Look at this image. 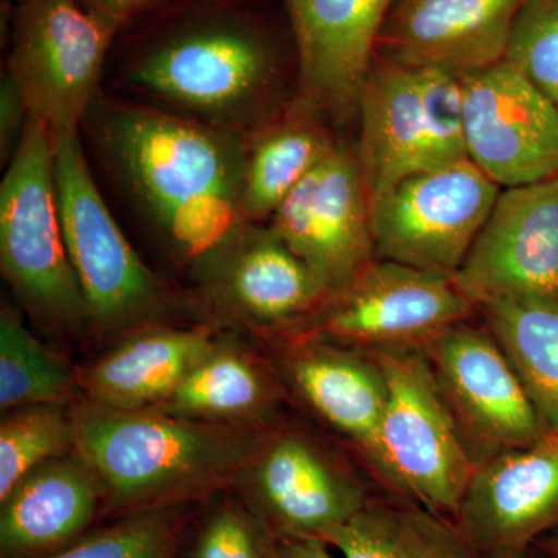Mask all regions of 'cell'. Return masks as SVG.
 I'll list each match as a JSON object with an SVG mask.
<instances>
[{"label":"cell","mask_w":558,"mask_h":558,"mask_svg":"<svg viewBox=\"0 0 558 558\" xmlns=\"http://www.w3.org/2000/svg\"><path fill=\"white\" fill-rule=\"evenodd\" d=\"M109 160L182 255L204 258L241 226L245 132L137 106L106 112Z\"/></svg>","instance_id":"6da1fadb"},{"label":"cell","mask_w":558,"mask_h":558,"mask_svg":"<svg viewBox=\"0 0 558 558\" xmlns=\"http://www.w3.org/2000/svg\"><path fill=\"white\" fill-rule=\"evenodd\" d=\"M76 453L110 509L126 513L182 506L234 487L267 427L194 421L161 410L73 405Z\"/></svg>","instance_id":"7a4b0ae2"},{"label":"cell","mask_w":558,"mask_h":558,"mask_svg":"<svg viewBox=\"0 0 558 558\" xmlns=\"http://www.w3.org/2000/svg\"><path fill=\"white\" fill-rule=\"evenodd\" d=\"M279 73L266 33L244 17L211 14L157 39L130 76L196 120L248 134L284 109L278 102Z\"/></svg>","instance_id":"3957f363"},{"label":"cell","mask_w":558,"mask_h":558,"mask_svg":"<svg viewBox=\"0 0 558 558\" xmlns=\"http://www.w3.org/2000/svg\"><path fill=\"white\" fill-rule=\"evenodd\" d=\"M0 267L43 325L61 332L89 325L62 231L53 140L32 116L0 183Z\"/></svg>","instance_id":"277c9868"},{"label":"cell","mask_w":558,"mask_h":558,"mask_svg":"<svg viewBox=\"0 0 558 558\" xmlns=\"http://www.w3.org/2000/svg\"><path fill=\"white\" fill-rule=\"evenodd\" d=\"M54 182L70 263L92 328L123 333L153 325L170 310L167 286L132 248L92 178L78 131L51 135Z\"/></svg>","instance_id":"5b68a950"},{"label":"cell","mask_w":558,"mask_h":558,"mask_svg":"<svg viewBox=\"0 0 558 558\" xmlns=\"http://www.w3.org/2000/svg\"><path fill=\"white\" fill-rule=\"evenodd\" d=\"M384 369L381 483L403 498L454 520L475 472V454L424 351L371 352Z\"/></svg>","instance_id":"8992f818"},{"label":"cell","mask_w":558,"mask_h":558,"mask_svg":"<svg viewBox=\"0 0 558 558\" xmlns=\"http://www.w3.org/2000/svg\"><path fill=\"white\" fill-rule=\"evenodd\" d=\"M475 310L453 279L376 258L282 339L329 341L365 352L424 351Z\"/></svg>","instance_id":"52a82bcc"},{"label":"cell","mask_w":558,"mask_h":558,"mask_svg":"<svg viewBox=\"0 0 558 558\" xmlns=\"http://www.w3.org/2000/svg\"><path fill=\"white\" fill-rule=\"evenodd\" d=\"M116 33L80 0L17 3L7 72L50 135L78 131Z\"/></svg>","instance_id":"ba28073f"},{"label":"cell","mask_w":558,"mask_h":558,"mask_svg":"<svg viewBox=\"0 0 558 558\" xmlns=\"http://www.w3.org/2000/svg\"><path fill=\"white\" fill-rule=\"evenodd\" d=\"M234 487L274 538H328L368 505L365 483L310 433L271 427Z\"/></svg>","instance_id":"9c48e42d"},{"label":"cell","mask_w":558,"mask_h":558,"mask_svg":"<svg viewBox=\"0 0 558 558\" xmlns=\"http://www.w3.org/2000/svg\"><path fill=\"white\" fill-rule=\"evenodd\" d=\"M498 194L469 159L409 175L371 209L376 258L453 278Z\"/></svg>","instance_id":"30bf717a"},{"label":"cell","mask_w":558,"mask_h":558,"mask_svg":"<svg viewBox=\"0 0 558 558\" xmlns=\"http://www.w3.org/2000/svg\"><path fill=\"white\" fill-rule=\"evenodd\" d=\"M451 279L476 310L506 301L558 303V174L499 193Z\"/></svg>","instance_id":"8fae6325"},{"label":"cell","mask_w":558,"mask_h":558,"mask_svg":"<svg viewBox=\"0 0 558 558\" xmlns=\"http://www.w3.org/2000/svg\"><path fill=\"white\" fill-rule=\"evenodd\" d=\"M196 266L202 292L219 314L278 337L330 295L326 282L260 223H241Z\"/></svg>","instance_id":"7c38bea8"},{"label":"cell","mask_w":558,"mask_h":558,"mask_svg":"<svg viewBox=\"0 0 558 558\" xmlns=\"http://www.w3.org/2000/svg\"><path fill=\"white\" fill-rule=\"evenodd\" d=\"M476 461L534 444L550 432L487 328L465 322L424 349Z\"/></svg>","instance_id":"4fadbf2b"},{"label":"cell","mask_w":558,"mask_h":558,"mask_svg":"<svg viewBox=\"0 0 558 558\" xmlns=\"http://www.w3.org/2000/svg\"><path fill=\"white\" fill-rule=\"evenodd\" d=\"M269 227L330 293L376 259L373 213L357 146L339 143L282 201Z\"/></svg>","instance_id":"5bb4252c"},{"label":"cell","mask_w":558,"mask_h":558,"mask_svg":"<svg viewBox=\"0 0 558 558\" xmlns=\"http://www.w3.org/2000/svg\"><path fill=\"white\" fill-rule=\"evenodd\" d=\"M468 156L505 189L558 174V109L502 60L462 76Z\"/></svg>","instance_id":"9a60e30c"},{"label":"cell","mask_w":558,"mask_h":558,"mask_svg":"<svg viewBox=\"0 0 558 558\" xmlns=\"http://www.w3.org/2000/svg\"><path fill=\"white\" fill-rule=\"evenodd\" d=\"M454 523L481 558H519L558 524V433L476 464Z\"/></svg>","instance_id":"2e32d148"},{"label":"cell","mask_w":558,"mask_h":558,"mask_svg":"<svg viewBox=\"0 0 558 558\" xmlns=\"http://www.w3.org/2000/svg\"><path fill=\"white\" fill-rule=\"evenodd\" d=\"M524 0H396L377 57L469 76L506 60Z\"/></svg>","instance_id":"e0dca14e"},{"label":"cell","mask_w":558,"mask_h":558,"mask_svg":"<svg viewBox=\"0 0 558 558\" xmlns=\"http://www.w3.org/2000/svg\"><path fill=\"white\" fill-rule=\"evenodd\" d=\"M396 0H284L299 51L300 98L319 113L344 117L377 54Z\"/></svg>","instance_id":"ac0fdd59"},{"label":"cell","mask_w":558,"mask_h":558,"mask_svg":"<svg viewBox=\"0 0 558 558\" xmlns=\"http://www.w3.org/2000/svg\"><path fill=\"white\" fill-rule=\"evenodd\" d=\"M278 373L293 395L343 436L380 480L379 433L388 384L376 357L329 341L288 337Z\"/></svg>","instance_id":"d6986e66"},{"label":"cell","mask_w":558,"mask_h":558,"mask_svg":"<svg viewBox=\"0 0 558 558\" xmlns=\"http://www.w3.org/2000/svg\"><path fill=\"white\" fill-rule=\"evenodd\" d=\"M105 502L97 476L76 453L32 470L0 499L2 558H46L89 532Z\"/></svg>","instance_id":"ffe728a7"},{"label":"cell","mask_w":558,"mask_h":558,"mask_svg":"<svg viewBox=\"0 0 558 558\" xmlns=\"http://www.w3.org/2000/svg\"><path fill=\"white\" fill-rule=\"evenodd\" d=\"M215 340L207 326H140L81 373V391L108 409H159Z\"/></svg>","instance_id":"44dd1931"},{"label":"cell","mask_w":558,"mask_h":558,"mask_svg":"<svg viewBox=\"0 0 558 558\" xmlns=\"http://www.w3.org/2000/svg\"><path fill=\"white\" fill-rule=\"evenodd\" d=\"M360 163L371 209L399 182L425 170V131L417 70L374 58L359 97Z\"/></svg>","instance_id":"7402d4cb"},{"label":"cell","mask_w":558,"mask_h":558,"mask_svg":"<svg viewBox=\"0 0 558 558\" xmlns=\"http://www.w3.org/2000/svg\"><path fill=\"white\" fill-rule=\"evenodd\" d=\"M282 398L278 371L238 341L216 337L156 410L194 421L267 427Z\"/></svg>","instance_id":"603a6c76"},{"label":"cell","mask_w":558,"mask_h":558,"mask_svg":"<svg viewBox=\"0 0 558 558\" xmlns=\"http://www.w3.org/2000/svg\"><path fill=\"white\" fill-rule=\"evenodd\" d=\"M242 223L270 219L293 189L339 145L322 113L296 98L258 130L248 132Z\"/></svg>","instance_id":"cb8c5ba5"},{"label":"cell","mask_w":558,"mask_h":558,"mask_svg":"<svg viewBox=\"0 0 558 558\" xmlns=\"http://www.w3.org/2000/svg\"><path fill=\"white\" fill-rule=\"evenodd\" d=\"M325 542L343 558H481L454 520L410 499L371 498Z\"/></svg>","instance_id":"d4e9b609"},{"label":"cell","mask_w":558,"mask_h":558,"mask_svg":"<svg viewBox=\"0 0 558 558\" xmlns=\"http://www.w3.org/2000/svg\"><path fill=\"white\" fill-rule=\"evenodd\" d=\"M550 432L558 433V303L506 301L481 307Z\"/></svg>","instance_id":"484cf974"},{"label":"cell","mask_w":558,"mask_h":558,"mask_svg":"<svg viewBox=\"0 0 558 558\" xmlns=\"http://www.w3.org/2000/svg\"><path fill=\"white\" fill-rule=\"evenodd\" d=\"M81 373L47 348L3 304L0 311V409L2 413L38 405L70 402L81 391Z\"/></svg>","instance_id":"4316f807"},{"label":"cell","mask_w":558,"mask_h":558,"mask_svg":"<svg viewBox=\"0 0 558 558\" xmlns=\"http://www.w3.org/2000/svg\"><path fill=\"white\" fill-rule=\"evenodd\" d=\"M75 450L72 403H38L7 411L0 424V499L32 470Z\"/></svg>","instance_id":"83f0119b"},{"label":"cell","mask_w":558,"mask_h":558,"mask_svg":"<svg viewBox=\"0 0 558 558\" xmlns=\"http://www.w3.org/2000/svg\"><path fill=\"white\" fill-rule=\"evenodd\" d=\"M183 506L126 513L46 558H174L185 521Z\"/></svg>","instance_id":"f1b7e54d"},{"label":"cell","mask_w":558,"mask_h":558,"mask_svg":"<svg viewBox=\"0 0 558 558\" xmlns=\"http://www.w3.org/2000/svg\"><path fill=\"white\" fill-rule=\"evenodd\" d=\"M416 70L424 113L425 170L468 160L461 78L440 69Z\"/></svg>","instance_id":"f546056e"},{"label":"cell","mask_w":558,"mask_h":558,"mask_svg":"<svg viewBox=\"0 0 558 558\" xmlns=\"http://www.w3.org/2000/svg\"><path fill=\"white\" fill-rule=\"evenodd\" d=\"M506 60L558 109V0H524Z\"/></svg>","instance_id":"4dcf8cb0"},{"label":"cell","mask_w":558,"mask_h":558,"mask_svg":"<svg viewBox=\"0 0 558 558\" xmlns=\"http://www.w3.org/2000/svg\"><path fill=\"white\" fill-rule=\"evenodd\" d=\"M274 537L240 501L209 510L183 558H271Z\"/></svg>","instance_id":"1f68e13d"},{"label":"cell","mask_w":558,"mask_h":558,"mask_svg":"<svg viewBox=\"0 0 558 558\" xmlns=\"http://www.w3.org/2000/svg\"><path fill=\"white\" fill-rule=\"evenodd\" d=\"M31 112L22 97L20 86L9 72L3 73L0 83V160L9 165L20 148Z\"/></svg>","instance_id":"d6a6232c"},{"label":"cell","mask_w":558,"mask_h":558,"mask_svg":"<svg viewBox=\"0 0 558 558\" xmlns=\"http://www.w3.org/2000/svg\"><path fill=\"white\" fill-rule=\"evenodd\" d=\"M84 9L100 17L110 28L119 32L121 25L156 0H80Z\"/></svg>","instance_id":"836d02e7"},{"label":"cell","mask_w":558,"mask_h":558,"mask_svg":"<svg viewBox=\"0 0 558 558\" xmlns=\"http://www.w3.org/2000/svg\"><path fill=\"white\" fill-rule=\"evenodd\" d=\"M271 558H336L322 538H275Z\"/></svg>","instance_id":"e575fe53"},{"label":"cell","mask_w":558,"mask_h":558,"mask_svg":"<svg viewBox=\"0 0 558 558\" xmlns=\"http://www.w3.org/2000/svg\"><path fill=\"white\" fill-rule=\"evenodd\" d=\"M549 553L553 554L554 558H558V538L550 542Z\"/></svg>","instance_id":"d590c367"},{"label":"cell","mask_w":558,"mask_h":558,"mask_svg":"<svg viewBox=\"0 0 558 558\" xmlns=\"http://www.w3.org/2000/svg\"><path fill=\"white\" fill-rule=\"evenodd\" d=\"M519 558H538V557H535V556H534V554H531V553H529V550H527V553H526V554H523V556H520Z\"/></svg>","instance_id":"8d00e7d4"},{"label":"cell","mask_w":558,"mask_h":558,"mask_svg":"<svg viewBox=\"0 0 558 558\" xmlns=\"http://www.w3.org/2000/svg\"><path fill=\"white\" fill-rule=\"evenodd\" d=\"M14 2L21 3V2H24V0H14Z\"/></svg>","instance_id":"74e56055"}]
</instances>
